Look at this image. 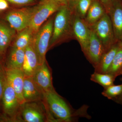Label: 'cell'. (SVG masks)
<instances>
[{
  "instance_id": "obj_1",
  "label": "cell",
  "mask_w": 122,
  "mask_h": 122,
  "mask_svg": "<svg viewBox=\"0 0 122 122\" xmlns=\"http://www.w3.org/2000/svg\"><path fill=\"white\" fill-rule=\"evenodd\" d=\"M44 100L51 114L56 120L66 122L72 121L74 114L65 100L55 91L45 93Z\"/></svg>"
},
{
  "instance_id": "obj_2",
  "label": "cell",
  "mask_w": 122,
  "mask_h": 122,
  "mask_svg": "<svg viewBox=\"0 0 122 122\" xmlns=\"http://www.w3.org/2000/svg\"><path fill=\"white\" fill-rule=\"evenodd\" d=\"M72 17L70 9L65 4L61 5L54 20L52 35L49 46L56 44L68 34L72 26Z\"/></svg>"
},
{
  "instance_id": "obj_3",
  "label": "cell",
  "mask_w": 122,
  "mask_h": 122,
  "mask_svg": "<svg viewBox=\"0 0 122 122\" xmlns=\"http://www.w3.org/2000/svg\"><path fill=\"white\" fill-rule=\"evenodd\" d=\"M54 0H43L34 11L28 27L34 36L36 33L46 20L56 12L62 5Z\"/></svg>"
},
{
  "instance_id": "obj_4",
  "label": "cell",
  "mask_w": 122,
  "mask_h": 122,
  "mask_svg": "<svg viewBox=\"0 0 122 122\" xmlns=\"http://www.w3.org/2000/svg\"><path fill=\"white\" fill-rule=\"evenodd\" d=\"M21 105L14 90L7 79L1 100V113L9 122H21Z\"/></svg>"
},
{
  "instance_id": "obj_5",
  "label": "cell",
  "mask_w": 122,
  "mask_h": 122,
  "mask_svg": "<svg viewBox=\"0 0 122 122\" xmlns=\"http://www.w3.org/2000/svg\"><path fill=\"white\" fill-rule=\"evenodd\" d=\"M54 20H48L41 26L33 38L32 44L40 65L46 61V55L52 35Z\"/></svg>"
},
{
  "instance_id": "obj_6",
  "label": "cell",
  "mask_w": 122,
  "mask_h": 122,
  "mask_svg": "<svg viewBox=\"0 0 122 122\" xmlns=\"http://www.w3.org/2000/svg\"><path fill=\"white\" fill-rule=\"evenodd\" d=\"M45 101L25 102L21 105V122H44L49 120Z\"/></svg>"
},
{
  "instance_id": "obj_7",
  "label": "cell",
  "mask_w": 122,
  "mask_h": 122,
  "mask_svg": "<svg viewBox=\"0 0 122 122\" xmlns=\"http://www.w3.org/2000/svg\"><path fill=\"white\" fill-rule=\"evenodd\" d=\"M102 43L105 51L115 44L113 29L110 15L106 12L98 21L90 27Z\"/></svg>"
},
{
  "instance_id": "obj_8",
  "label": "cell",
  "mask_w": 122,
  "mask_h": 122,
  "mask_svg": "<svg viewBox=\"0 0 122 122\" xmlns=\"http://www.w3.org/2000/svg\"><path fill=\"white\" fill-rule=\"evenodd\" d=\"M34 8L11 10L6 14L5 20L13 28L19 32L28 26Z\"/></svg>"
},
{
  "instance_id": "obj_9",
  "label": "cell",
  "mask_w": 122,
  "mask_h": 122,
  "mask_svg": "<svg viewBox=\"0 0 122 122\" xmlns=\"http://www.w3.org/2000/svg\"><path fill=\"white\" fill-rule=\"evenodd\" d=\"M74 17L72 20V32L85 54L89 40L91 28L85 20L78 15H75Z\"/></svg>"
},
{
  "instance_id": "obj_10",
  "label": "cell",
  "mask_w": 122,
  "mask_h": 122,
  "mask_svg": "<svg viewBox=\"0 0 122 122\" xmlns=\"http://www.w3.org/2000/svg\"><path fill=\"white\" fill-rule=\"evenodd\" d=\"M105 52L102 43L91 28L89 40L85 55L94 68L98 65Z\"/></svg>"
},
{
  "instance_id": "obj_11",
  "label": "cell",
  "mask_w": 122,
  "mask_h": 122,
  "mask_svg": "<svg viewBox=\"0 0 122 122\" xmlns=\"http://www.w3.org/2000/svg\"><path fill=\"white\" fill-rule=\"evenodd\" d=\"M23 95L25 102L43 101L45 99V92L35 83L33 76H25Z\"/></svg>"
},
{
  "instance_id": "obj_12",
  "label": "cell",
  "mask_w": 122,
  "mask_h": 122,
  "mask_svg": "<svg viewBox=\"0 0 122 122\" xmlns=\"http://www.w3.org/2000/svg\"><path fill=\"white\" fill-rule=\"evenodd\" d=\"M7 80L13 88L21 105L25 102L23 95L25 75L22 69L5 68Z\"/></svg>"
},
{
  "instance_id": "obj_13",
  "label": "cell",
  "mask_w": 122,
  "mask_h": 122,
  "mask_svg": "<svg viewBox=\"0 0 122 122\" xmlns=\"http://www.w3.org/2000/svg\"><path fill=\"white\" fill-rule=\"evenodd\" d=\"M33 78L36 84L45 93L55 90L52 83L50 71L46 61L39 66Z\"/></svg>"
},
{
  "instance_id": "obj_14",
  "label": "cell",
  "mask_w": 122,
  "mask_h": 122,
  "mask_svg": "<svg viewBox=\"0 0 122 122\" xmlns=\"http://www.w3.org/2000/svg\"><path fill=\"white\" fill-rule=\"evenodd\" d=\"M38 57L32 42L25 49L22 70L25 76H33L39 66Z\"/></svg>"
},
{
  "instance_id": "obj_15",
  "label": "cell",
  "mask_w": 122,
  "mask_h": 122,
  "mask_svg": "<svg viewBox=\"0 0 122 122\" xmlns=\"http://www.w3.org/2000/svg\"><path fill=\"white\" fill-rule=\"evenodd\" d=\"M16 30L8 23L0 20V56H4L16 36Z\"/></svg>"
},
{
  "instance_id": "obj_16",
  "label": "cell",
  "mask_w": 122,
  "mask_h": 122,
  "mask_svg": "<svg viewBox=\"0 0 122 122\" xmlns=\"http://www.w3.org/2000/svg\"><path fill=\"white\" fill-rule=\"evenodd\" d=\"M111 19L116 41L122 39V5L119 1L115 3L109 14Z\"/></svg>"
},
{
  "instance_id": "obj_17",
  "label": "cell",
  "mask_w": 122,
  "mask_h": 122,
  "mask_svg": "<svg viewBox=\"0 0 122 122\" xmlns=\"http://www.w3.org/2000/svg\"><path fill=\"white\" fill-rule=\"evenodd\" d=\"M25 56V49L11 47L4 63V67L8 69H22Z\"/></svg>"
},
{
  "instance_id": "obj_18",
  "label": "cell",
  "mask_w": 122,
  "mask_h": 122,
  "mask_svg": "<svg viewBox=\"0 0 122 122\" xmlns=\"http://www.w3.org/2000/svg\"><path fill=\"white\" fill-rule=\"evenodd\" d=\"M120 46V44H115L105 52L98 65L95 67V71L106 73L109 69Z\"/></svg>"
},
{
  "instance_id": "obj_19",
  "label": "cell",
  "mask_w": 122,
  "mask_h": 122,
  "mask_svg": "<svg viewBox=\"0 0 122 122\" xmlns=\"http://www.w3.org/2000/svg\"><path fill=\"white\" fill-rule=\"evenodd\" d=\"M106 12L99 2L94 1L89 9L85 20L90 28L98 21Z\"/></svg>"
},
{
  "instance_id": "obj_20",
  "label": "cell",
  "mask_w": 122,
  "mask_h": 122,
  "mask_svg": "<svg viewBox=\"0 0 122 122\" xmlns=\"http://www.w3.org/2000/svg\"><path fill=\"white\" fill-rule=\"evenodd\" d=\"M33 35L28 27L19 32L16 37L12 47L25 49L32 41Z\"/></svg>"
},
{
  "instance_id": "obj_21",
  "label": "cell",
  "mask_w": 122,
  "mask_h": 122,
  "mask_svg": "<svg viewBox=\"0 0 122 122\" xmlns=\"http://www.w3.org/2000/svg\"><path fill=\"white\" fill-rule=\"evenodd\" d=\"M116 78L110 74L102 73L96 72L91 75L90 79L94 82L99 84L104 89L114 85Z\"/></svg>"
},
{
  "instance_id": "obj_22",
  "label": "cell",
  "mask_w": 122,
  "mask_h": 122,
  "mask_svg": "<svg viewBox=\"0 0 122 122\" xmlns=\"http://www.w3.org/2000/svg\"><path fill=\"white\" fill-rule=\"evenodd\" d=\"M107 73L113 75L116 78L122 74V47L120 44L117 52Z\"/></svg>"
},
{
  "instance_id": "obj_23",
  "label": "cell",
  "mask_w": 122,
  "mask_h": 122,
  "mask_svg": "<svg viewBox=\"0 0 122 122\" xmlns=\"http://www.w3.org/2000/svg\"><path fill=\"white\" fill-rule=\"evenodd\" d=\"M102 94L109 99L122 102V84L113 85L104 89Z\"/></svg>"
},
{
  "instance_id": "obj_24",
  "label": "cell",
  "mask_w": 122,
  "mask_h": 122,
  "mask_svg": "<svg viewBox=\"0 0 122 122\" xmlns=\"http://www.w3.org/2000/svg\"><path fill=\"white\" fill-rule=\"evenodd\" d=\"M92 2V0H78L77 6L78 15L83 19L85 18Z\"/></svg>"
},
{
  "instance_id": "obj_25",
  "label": "cell",
  "mask_w": 122,
  "mask_h": 122,
  "mask_svg": "<svg viewBox=\"0 0 122 122\" xmlns=\"http://www.w3.org/2000/svg\"><path fill=\"white\" fill-rule=\"evenodd\" d=\"M7 78L4 64L0 66V113H1V102L7 82Z\"/></svg>"
},
{
  "instance_id": "obj_26",
  "label": "cell",
  "mask_w": 122,
  "mask_h": 122,
  "mask_svg": "<svg viewBox=\"0 0 122 122\" xmlns=\"http://www.w3.org/2000/svg\"><path fill=\"white\" fill-rule=\"evenodd\" d=\"M12 4L18 6L29 5L35 4L37 0H7Z\"/></svg>"
},
{
  "instance_id": "obj_27",
  "label": "cell",
  "mask_w": 122,
  "mask_h": 122,
  "mask_svg": "<svg viewBox=\"0 0 122 122\" xmlns=\"http://www.w3.org/2000/svg\"><path fill=\"white\" fill-rule=\"evenodd\" d=\"M101 1L104 4L106 8V12L109 14L111 10L117 0H101Z\"/></svg>"
},
{
  "instance_id": "obj_28",
  "label": "cell",
  "mask_w": 122,
  "mask_h": 122,
  "mask_svg": "<svg viewBox=\"0 0 122 122\" xmlns=\"http://www.w3.org/2000/svg\"><path fill=\"white\" fill-rule=\"evenodd\" d=\"M9 7L8 2L7 0H0V11L6 10Z\"/></svg>"
},
{
  "instance_id": "obj_29",
  "label": "cell",
  "mask_w": 122,
  "mask_h": 122,
  "mask_svg": "<svg viewBox=\"0 0 122 122\" xmlns=\"http://www.w3.org/2000/svg\"><path fill=\"white\" fill-rule=\"evenodd\" d=\"M9 120L2 113H0V122H9Z\"/></svg>"
},
{
  "instance_id": "obj_30",
  "label": "cell",
  "mask_w": 122,
  "mask_h": 122,
  "mask_svg": "<svg viewBox=\"0 0 122 122\" xmlns=\"http://www.w3.org/2000/svg\"><path fill=\"white\" fill-rule=\"evenodd\" d=\"M55 1L60 4H65L66 2L68 1V0H54Z\"/></svg>"
},
{
  "instance_id": "obj_31",
  "label": "cell",
  "mask_w": 122,
  "mask_h": 122,
  "mask_svg": "<svg viewBox=\"0 0 122 122\" xmlns=\"http://www.w3.org/2000/svg\"><path fill=\"white\" fill-rule=\"evenodd\" d=\"M4 63H2V61L0 60V66H1L2 65H4Z\"/></svg>"
},
{
  "instance_id": "obj_32",
  "label": "cell",
  "mask_w": 122,
  "mask_h": 122,
  "mask_svg": "<svg viewBox=\"0 0 122 122\" xmlns=\"http://www.w3.org/2000/svg\"><path fill=\"white\" fill-rule=\"evenodd\" d=\"M120 45H121V46H122V40H121V41H120Z\"/></svg>"
},
{
  "instance_id": "obj_33",
  "label": "cell",
  "mask_w": 122,
  "mask_h": 122,
  "mask_svg": "<svg viewBox=\"0 0 122 122\" xmlns=\"http://www.w3.org/2000/svg\"></svg>"
},
{
  "instance_id": "obj_34",
  "label": "cell",
  "mask_w": 122,
  "mask_h": 122,
  "mask_svg": "<svg viewBox=\"0 0 122 122\" xmlns=\"http://www.w3.org/2000/svg\"></svg>"
}]
</instances>
